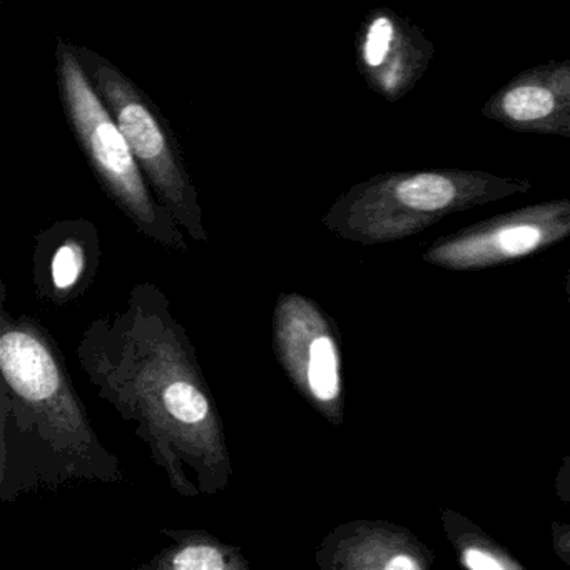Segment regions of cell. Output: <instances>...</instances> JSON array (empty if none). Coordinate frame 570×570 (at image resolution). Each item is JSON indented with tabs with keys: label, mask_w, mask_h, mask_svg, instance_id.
<instances>
[{
	"label": "cell",
	"mask_w": 570,
	"mask_h": 570,
	"mask_svg": "<svg viewBox=\"0 0 570 570\" xmlns=\"http://www.w3.org/2000/svg\"><path fill=\"white\" fill-rule=\"evenodd\" d=\"M2 4H11V2H16V0H0Z\"/></svg>",
	"instance_id": "obj_14"
},
{
	"label": "cell",
	"mask_w": 570,
	"mask_h": 570,
	"mask_svg": "<svg viewBox=\"0 0 570 570\" xmlns=\"http://www.w3.org/2000/svg\"><path fill=\"white\" fill-rule=\"evenodd\" d=\"M495 242L507 255H525L539 245L540 232L535 226H509L495 236Z\"/></svg>",
	"instance_id": "obj_11"
},
{
	"label": "cell",
	"mask_w": 570,
	"mask_h": 570,
	"mask_svg": "<svg viewBox=\"0 0 570 570\" xmlns=\"http://www.w3.org/2000/svg\"><path fill=\"white\" fill-rule=\"evenodd\" d=\"M393 39H395V24L389 16H376L363 32L360 45V59L366 72L379 75L392 52Z\"/></svg>",
	"instance_id": "obj_6"
},
{
	"label": "cell",
	"mask_w": 570,
	"mask_h": 570,
	"mask_svg": "<svg viewBox=\"0 0 570 570\" xmlns=\"http://www.w3.org/2000/svg\"><path fill=\"white\" fill-rule=\"evenodd\" d=\"M55 61L62 111L102 188L146 232H171V213L153 196L128 139L85 71L78 46L58 38Z\"/></svg>",
	"instance_id": "obj_1"
},
{
	"label": "cell",
	"mask_w": 570,
	"mask_h": 570,
	"mask_svg": "<svg viewBox=\"0 0 570 570\" xmlns=\"http://www.w3.org/2000/svg\"><path fill=\"white\" fill-rule=\"evenodd\" d=\"M171 566L179 570H222L228 567L225 557L212 546H189L176 553Z\"/></svg>",
	"instance_id": "obj_10"
},
{
	"label": "cell",
	"mask_w": 570,
	"mask_h": 570,
	"mask_svg": "<svg viewBox=\"0 0 570 570\" xmlns=\"http://www.w3.org/2000/svg\"><path fill=\"white\" fill-rule=\"evenodd\" d=\"M306 380L313 396L320 402H332L338 396V353L330 336L320 335L309 343Z\"/></svg>",
	"instance_id": "obj_4"
},
{
	"label": "cell",
	"mask_w": 570,
	"mask_h": 570,
	"mask_svg": "<svg viewBox=\"0 0 570 570\" xmlns=\"http://www.w3.org/2000/svg\"><path fill=\"white\" fill-rule=\"evenodd\" d=\"M82 272V249L76 243H66L52 259V279L59 289L76 285Z\"/></svg>",
	"instance_id": "obj_9"
},
{
	"label": "cell",
	"mask_w": 570,
	"mask_h": 570,
	"mask_svg": "<svg viewBox=\"0 0 570 570\" xmlns=\"http://www.w3.org/2000/svg\"><path fill=\"white\" fill-rule=\"evenodd\" d=\"M165 405L173 419L183 423H198L209 412L208 400L196 386L178 382L165 392Z\"/></svg>",
	"instance_id": "obj_8"
},
{
	"label": "cell",
	"mask_w": 570,
	"mask_h": 570,
	"mask_svg": "<svg viewBox=\"0 0 570 570\" xmlns=\"http://www.w3.org/2000/svg\"><path fill=\"white\" fill-rule=\"evenodd\" d=\"M553 96L540 86H520L503 99V111L513 121L532 122L547 118L553 111Z\"/></svg>",
	"instance_id": "obj_7"
},
{
	"label": "cell",
	"mask_w": 570,
	"mask_h": 570,
	"mask_svg": "<svg viewBox=\"0 0 570 570\" xmlns=\"http://www.w3.org/2000/svg\"><path fill=\"white\" fill-rule=\"evenodd\" d=\"M0 365L9 385L29 402L51 399L61 383L51 353L28 333L9 332L2 336Z\"/></svg>",
	"instance_id": "obj_3"
},
{
	"label": "cell",
	"mask_w": 570,
	"mask_h": 570,
	"mask_svg": "<svg viewBox=\"0 0 570 570\" xmlns=\"http://www.w3.org/2000/svg\"><path fill=\"white\" fill-rule=\"evenodd\" d=\"M78 56L161 205L193 232H198L202 215L198 191L186 168L178 138L161 109L105 56L86 46H78Z\"/></svg>",
	"instance_id": "obj_2"
},
{
	"label": "cell",
	"mask_w": 570,
	"mask_h": 570,
	"mask_svg": "<svg viewBox=\"0 0 570 570\" xmlns=\"http://www.w3.org/2000/svg\"><path fill=\"white\" fill-rule=\"evenodd\" d=\"M396 198L412 209L436 212L445 208L455 198V188L450 179L440 175H419L396 186Z\"/></svg>",
	"instance_id": "obj_5"
},
{
	"label": "cell",
	"mask_w": 570,
	"mask_h": 570,
	"mask_svg": "<svg viewBox=\"0 0 570 570\" xmlns=\"http://www.w3.org/2000/svg\"><path fill=\"white\" fill-rule=\"evenodd\" d=\"M463 562H465L466 567L473 570H500L505 569L500 560H497L495 557L490 556V553L483 552V550L475 549V547H470L463 552Z\"/></svg>",
	"instance_id": "obj_12"
},
{
	"label": "cell",
	"mask_w": 570,
	"mask_h": 570,
	"mask_svg": "<svg viewBox=\"0 0 570 570\" xmlns=\"http://www.w3.org/2000/svg\"><path fill=\"white\" fill-rule=\"evenodd\" d=\"M385 569L389 570H415L419 569V563L409 556H396L392 557Z\"/></svg>",
	"instance_id": "obj_13"
}]
</instances>
